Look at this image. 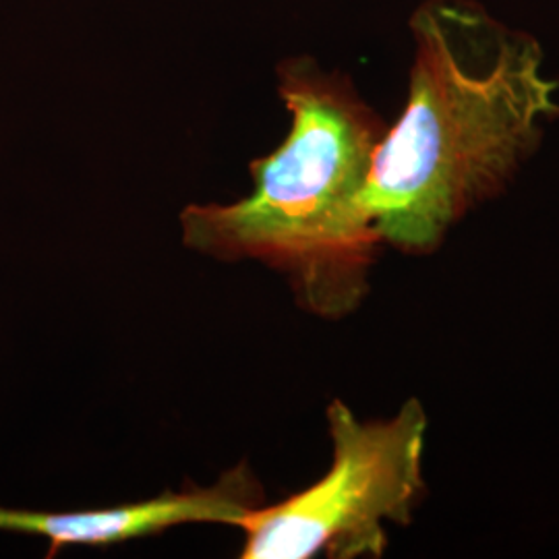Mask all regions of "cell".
<instances>
[{"instance_id": "1", "label": "cell", "mask_w": 559, "mask_h": 559, "mask_svg": "<svg viewBox=\"0 0 559 559\" xmlns=\"http://www.w3.org/2000/svg\"><path fill=\"white\" fill-rule=\"evenodd\" d=\"M411 29L408 100L376 147L362 201L381 242L420 255L500 191L559 106L539 41L479 2L427 0Z\"/></svg>"}, {"instance_id": "3", "label": "cell", "mask_w": 559, "mask_h": 559, "mask_svg": "<svg viewBox=\"0 0 559 559\" xmlns=\"http://www.w3.org/2000/svg\"><path fill=\"white\" fill-rule=\"evenodd\" d=\"M427 415L406 400L390 419L360 420L342 400L328 406L332 466L323 479L233 526L245 559L380 558L385 524L406 526L425 493Z\"/></svg>"}, {"instance_id": "2", "label": "cell", "mask_w": 559, "mask_h": 559, "mask_svg": "<svg viewBox=\"0 0 559 559\" xmlns=\"http://www.w3.org/2000/svg\"><path fill=\"white\" fill-rule=\"evenodd\" d=\"M278 92L290 131L251 164L253 193L187 205L180 235L200 255L260 261L307 311L340 320L365 299L381 245L362 191L385 129L350 83L311 60L286 64Z\"/></svg>"}, {"instance_id": "4", "label": "cell", "mask_w": 559, "mask_h": 559, "mask_svg": "<svg viewBox=\"0 0 559 559\" xmlns=\"http://www.w3.org/2000/svg\"><path fill=\"white\" fill-rule=\"evenodd\" d=\"M261 503V485L242 464L224 473L210 487L166 491L154 500L117 508L44 512L0 506V531L44 537L50 540L48 558H55L71 545L106 547L152 537L182 524L216 522L233 526Z\"/></svg>"}]
</instances>
